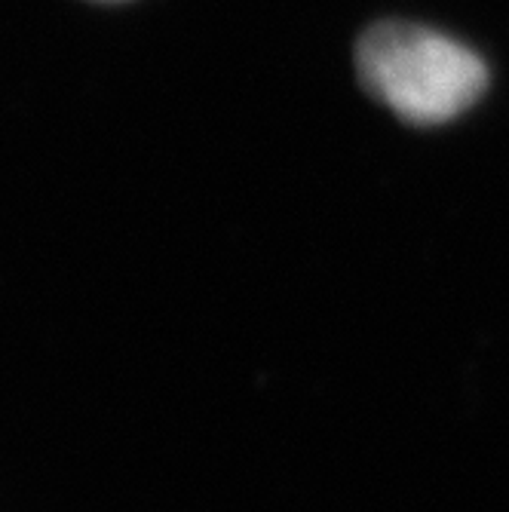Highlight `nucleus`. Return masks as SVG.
<instances>
[{
    "label": "nucleus",
    "mask_w": 509,
    "mask_h": 512,
    "mask_svg": "<svg viewBox=\"0 0 509 512\" xmlns=\"http://www.w3.org/2000/svg\"><path fill=\"white\" fill-rule=\"evenodd\" d=\"M356 71L378 102L418 126L460 117L488 86V68L470 46L405 22L368 28L356 46Z\"/></svg>",
    "instance_id": "nucleus-1"
}]
</instances>
